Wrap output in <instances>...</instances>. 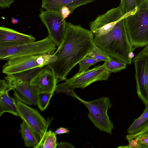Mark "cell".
<instances>
[{
    "mask_svg": "<svg viewBox=\"0 0 148 148\" xmlns=\"http://www.w3.org/2000/svg\"><path fill=\"white\" fill-rule=\"evenodd\" d=\"M94 36L90 30L80 25L67 23L63 40L54 54L56 60L49 64L58 82L65 81L68 74L95 46Z\"/></svg>",
    "mask_w": 148,
    "mask_h": 148,
    "instance_id": "cell-1",
    "label": "cell"
},
{
    "mask_svg": "<svg viewBox=\"0 0 148 148\" xmlns=\"http://www.w3.org/2000/svg\"><path fill=\"white\" fill-rule=\"evenodd\" d=\"M125 16L107 34L94 36L93 39L95 45L102 49L110 57L130 64L132 59L129 58V54L134 50L126 30Z\"/></svg>",
    "mask_w": 148,
    "mask_h": 148,
    "instance_id": "cell-2",
    "label": "cell"
},
{
    "mask_svg": "<svg viewBox=\"0 0 148 148\" xmlns=\"http://www.w3.org/2000/svg\"><path fill=\"white\" fill-rule=\"evenodd\" d=\"M128 36L133 50L148 45V0H140L135 10L125 15Z\"/></svg>",
    "mask_w": 148,
    "mask_h": 148,
    "instance_id": "cell-3",
    "label": "cell"
},
{
    "mask_svg": "<svg viewBox=\"0 0 148 148\" xmlns=\"http://www.w3.org/2000/svg\"><path fill=\"white\" fill-rule=\"evenodd\" d=\"M56 46L48 36L33 42L0 44V59L7 61L23 56L54 53Z\"/></svg>",
    "mask_w": 148,
    "mask_h": 148,
    "instance_id": "cell-4",
    "label": "cell"
},
{
    "mask_svg": "<svg viewBox=\"0 0 148 148\" xmlns=\"http://www.w3.org/2000/svg\"><path fill=\"white\" fill-rule=\"evenodd\" d=\"M111 73L104 64L95 66L92 69L78 72L62 83L57 84L55 92L63 93L74 97L76 88H85L96 82L106 80Z\"/></svg>",
    "mask_w": 148,
    "mask_h": 148,
    "instance_id": "cell-5",
    "label": "cell"
},
{
    "mask_svg": "<svg viewBox=\"0 0 148 148\" xmlns=\"http://www.w3.org/2000/svg\"><path fill=\"white\" fill-rule=\"evenodd\" d=\"M75 98L78 99L88 108V117L95 126L100 131L111 135L113 128V124L110 120L107 112L112 107L109 98L102 97L90 101L80 98L76 95Z\"/></svg>",
    "mask_w": 148,
    "mask_h": 148,
    "instance_id": "cell-6",
    "label": "cell"
},
{
    "mask_svg": "<svg viewBox=\"0 0 148 148\" xmlns=\"http://www.w3.org/2000/svg\"><path fill=\"white\" fill-rule=\"evenodd\" d=\"M57 58L54 53L20 57L7 61L2 66V71L6 75L18 73L49 65Z\"/></svg>",
    "mask_w": 148,
    "mask_h": 148,
    "instance_id": "cell-7",
    "label": "cell"
},
{
    "mask_svg": "<svg viewBox=\"0 0 148 148\" xmlns=\"http://www.w3.org/2000/svg\"><path fill=\"white\" fill-rule=\"evenodd\" d=\"M18 116L34 132L40 140L47 131L50 123L36 109L16 100Z\"/></svg>",
    "mask_w": 148,
    "mask_h": 148,
    "instance_id": "cell-8",
    "label": "cell"
},
{
    "mask_svg": "<svg viewBox=\"0 0 148 148\" xmlns=\"http://www.w3.org/2000/svg\"><path fill=\"white\" fill-rule=\"evenodd\" d=\"M39 17L47 27L48 36L58 47L64 38L67 23L60 13L48 10L41 11Z\"/></svg>",
    "mask_w": 148,
    "mask_h": 148,
    "instance_id": "cell-9",
    "label": "cell"
},
{
    "mask_svg": "<svg viewBox=\"0 0 148 148\" xmlns=\"http://www.w3.org/2000/svg\"><path fill=\"white\" fill-rule=\"evenodd\" d=\"M135 70L138 95L145 105L148 104V52H140L133 60Z\"/></svg>",
    "mask_w": 148,
    "mask_h": 148,
    "instance_id": "cell-10",
    "label": "cell"
},
{
    "mask_svg": "<svg viewBox=\"0 0 148 148\" xmlns=\"http://www.w3.org/2000/svg\"><path fill=\"white\" fill-rule=\"evenodd\" d=\"M16 100L29 105H37V92L29 82L23 80L13 75L4 77Z\"/></svg>",
    "mask_w": 148,
    "mask_h": 148,
    "instance_id": "cell-11",
    "label": "cell"
},
{
    "mask_svg": "<svg viewBox=\"0 0 148 148\" xmlns=\"http://www.w3.org/2000/svg\"><path fill=\"white\" fill-rule=\"evenodd\" d=\"M125 15L119 5L99 16L91 22L90 23V30L94 36L105 35L110 31L117 22Z\"/></svg>",
    "mask_w": 148,
    "mask_h": 148,
    "instance_id": "cell-12",
    "label": "cell"
},
{
    "mask_svg": "<svg viewBox=\"0 0 148 148\" xmlns=\"http://www.w3.org/2000/svg\"><path fill=\"white\" fill-rule=\"evenodd\" d=\"M30 84L37 92L54 93L58 81L51 67H42L31 79Z\"/></svg>",
    "mask_w": 148,
    "mask_h": 148,
    "instance_id": "cell-13",
    "label": "cell"
},
{
    "mask_svg": "<svg viewBox=\"0 0 148 148\" xmlns=\"http://www.w3.org/2000/svg\"><path fill=\"white\" fill-rule=\"evenodd\" d=\"M11 90L6 80L0 81V116L5 112L10 113L15 116H18L16 101L8 95Z\"/></svg>",
    "mask_w": 148,
    "mask_h": 148,
    "instance_id": "cell-14",
    "label": "cell"
},
{
    "mask_svg": "<svg viewBox=\"0 0 148 148\" xmlns=\"http://www.w3.org/2000/svg\"><path fill=\"white\" fill-rule=\"evenodd\" d=\"M96 0H42L41 7L46 10L60 13L61 8L68 7L71 12L77 8Z\"/></svg>",
    "mask_w": 148,
    "mask_h": 148,
    "instance_id": "cell-15",
    "label": "cell"
},
{
    "mask_svg": "<svg viewBox=\"0 0 148 148\" xmlns=\"http://www.w3.org/2000/svg\"><path fill=\"white\" fill-rule=\"evenodd\" d=\"M33 36L18 32L13 29L3 26L0 27V44H21L36 41Z\"/></svg>",
    "mask_w": 148,
    "mask_h": 148,
    "instance_id": "cell-16",
    "label": "cell"
},
{
    "mask_svg": "<svg viewBox=\"0 0 148 148\" xmlns=\"http://www.w3.org/2000/svg\"><path fill=\"white\" fill-rule=\"evenodd\" d=\"M142 114L135 119L127 130L129 134H135L140 133L148 128V104Z\"/></svg>",
    "mask_w": 148,
    "mask_h": 148,
    "instance_id": "cell-17",
    "label": "cell"
},
{
    "mask_svg": "<svg viewBox=\"0 0 148 148\" xmlns=\"http://www.w3.org/2000/svg\"><path fill=\"white\" fill-rule=\"evenodd\" d=\"M20 127L19 132L24 141L25 145L35 148L39 142L36 136L23 121L21 123Z\"/></svg>",
    "mask_w": 148,
    "mask_h": 148,
    "instance_id": "cell-18",
    "label": "cell"
},
{
    "mask_svg": "<svg viewBox=\"0 0 148 148\" xmlns=\"http://www.w3.org/2000/svg\"><path fill=\"white\" fill-rule=\"evenodd\" d=\"M56 135L50 130L47 131L35 148H56Z\"/></svg>",
    "mask_w": 148,
    "mask_h": 148,
    "instance_id": "cell-19",
    "label": "cell"
},
{
    "mask_svg": "<svg viewBox=\"0 0 148 148\" xmlns=\"http://www.w3.org/2000/svg\"><path fill=\"white\" fill-rule=\"evenodd\" d=\"M106 68L110 72L116 73L125 69L127 64L120 60L111 58L103 64Z\"/></svg>",
    "mask_w": 148,
    "mask_h": 148,
    "instance_id": "cell-20",
    "label": "cell"
},
{
    "mask_svg": "<svg viewBox=\"0 0 148 148\" xmlns=\"http://www.w3.org/2000/svg\"><path fill=\"white\" fill-rule=\"evenodd\" d=\"M53 94L49 92L37 93V106L40 111H43L46 109Z\"/></svg>",
    "mask_w": 148,
    "mask_h": 148,
    "instance_id": "cell-21",
    "label": "cell"
},
{
    "mask_svg": "<svg viewBox=\"0 0 148 148\" xmlns=\"http://www.w3.org/2000/svg\"><path fill=\"white\" fill-rule=\"evenodd\" d=\"M87 56L97 59L101 61H108L111 59V58L103 50L95 45Z\"/></svg>",
    "mask_w": 148,
    "mask_h": 148,
    "instance_id": "cell-22",
    "label": "cell"
},
{
    "mask_svg": "<svg viewBox=\"0 0 148 148\" xmlns=\"http://www.w3.org/2000/svg\"><path fill=\"white\" fill-rule=\"evenodd\" d=\"M140 0H120L121 6L124 14L133 11L137 8Z\"/></svg>",
    "mask_w": 148,
    "mask_h": 148,
    "instance_id": "cell-23",
    "label": "cell"
},
{
    "mask_svg": "<svg viewBox=\"0 0 148 148\" xmlns=\"http://www.w3.org/2000/svg\"><path fill=\"white\" fill-rule=\"evenodd\" d=\"M101 61L94 58L86 56L78 63L79 70L78 72H83L88 69L89 67Z\"/></svg>",
    "mask_w": 148,
    "mask_h": 148,
    "instance_id": "cell-24",
    "label": "cell"
},
{
    "mask_svg": "<svg viewBox=\"0 0 148 148\" xmlns=\"http://www.w3.org/2000/svg\"><path fill=\"white\" fill-rule=\"evenodd\" d=\"M138 138V143L140 148H148V134H143Z\"/></svg>",
    "mask_w": 148,
    "mask_h": 148,
    "instance_id": "cell-25",
    "label": "cell"
},
{
    "mask_svg": "<svg viewBox=\"0 0 148 148\" xmlns=\"http://www.w3.org/2000/svg\"><path fill=\"white\" fill-rule=\"evenodd\" d=\"M126 138L129 142V144L128 146H125V147L140 148L138 143V137L133 139L129 136L127 135Z\"/></svg>",
    "mask_w": 148,
    "mask_h": 148,
    "instance_id": "cell-26",
    "label": "cell"
},
{
    "mask_svg": "<svg viewBox=\"0 0 148 148\" xmlns=\"http://www.w3.org/2000/svg\"><path fill=\"white\" fill-rule=\"evenodd\" d=\"M60 13L62 17L65 19L72 13L70 9L67 7L64 6L60 10Z\"/></svg>",
    "mask_w": 148,
    "mask_h": 148,
    "instance_id": "cell-27",
    "label": "cell"
},
{
    "mask_svg": "<svg viewBox=\"0 0 148 148\" xmlns=\"http://www.w3.org/2000/svg\"><path fill=\"white\" fill-rule=\"evenodd\" d=\"M14 0H0V7L2 8L9 7Z\"/></svg>",
    "mask_w": 148,
    "mask_h": 148,
    "instance_id": "cell-28",
    "label": "cell"
},
{
    "mask_svg": "<svg viewBox=\"0 0 148 148\" xmlns=\"http://www.w3.org/2000/svg\"><path fill=\"white\" fill-rule=\"evenodd\" d=\"M74 148L75 147L71 144L66 142H61L58 143L56 148Z\"/></svg>",
    "mask_w": 148,
    "mask_h": 148,
    "instance_id": "cell-29",
    "label": "cell"
},
{
    "mask_svg": "<svg viewBox=\"0 0 148 148\" xmlns=\"http://www.w3.org/2000/svg\"><path fill=\"white\" fill-rule=\"evenodd\" d=\"M69 129L66 127H60L57 129L54 132L56 135L61 134H67L70 132Z\"/></svg>",
    "mask_w": 148,
    "mask_h": 148,
    "instance_id": "cell-30",
    "label": "cell"
},
{
    "mask_svg": "<svg viewBox=\"0 0 148 148\" xmlns=\"http://www.w3.org/2000/svg\"><path fill=\"white\" fill-rule=\"evenodd\" d=\"M148 134V128L146 130L143 131V132L136 134H128V136L131 138L133 139H134L138 137L140 135L143 134Z\"/></svg>",
    "mask_w": 148,
    "mask_h": 148,
    "instance_id": "cell-31",
    "label": "cell"
},
{
    "mask_svg": "<svg viewBox=\"0 0 148 148\" xmlns=\"http://www.w3.org/2000/svg\"><path fill=\"white\" fill-rule=\"evenodd\" d=\"M18 19L12 18L11 22L13 24H16L18 23Z\"/></svg>",
    "mask_w": 148,
    "mask_h": 148,
    "instance_id": "cell-32",
    "label": "cell"
},
{
    "mask_svg": "<svg viewBox=\"0 0 148 148\" xmlns=\"http://www.w3.org/2000/svg\"><path fill=\"white\" fill-rule=\"evenodd\" d=\"M134 54L133 53V52H131L129 54V58L132 59L134 57Z\"/></svg>",
    "mask_w": 148,
    "mask_h": 148,
    "instance_id": "cell-33",
    "label": "cell"
},
{
    "mask_svg": "<svg viewBox=\"0 0 148 148\" xmlns=\"http://www.w3.org/2000/svg\"><path fill=\"white\" fill-rule=\"evenodd\" d=\"M143 51L148 52V45L146 46L143 49Z\"/></svg>",
    "mask_w": 148,
    "mask_h": 148,
    "instance_id": "cell-34",
    "label": "cell"
}]
</instances>
